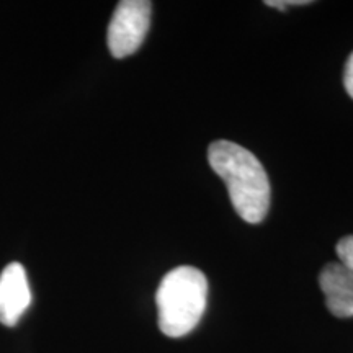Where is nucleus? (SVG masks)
<instances>
[{
    "instance_id": "1",
    "label": "nucleus",
    "mask_w": 353,
    "mask_h": 353,
    "mask_svg": "<svg viewBox=\"0 0 353 353\" xmlns=\"http://www.w3.org/2000/svg\"><path fill=\"white\" fill-rule=\"evenodd\" d=\"M208 161L226 183L236 213L245 223H262L270 208V182L259 159L242 145L221 139L210 145Z\"/></svg>"
},
{
    "instance_id": "2",
    "label": "nucleus",
    "mask_w": 353,
    "mask_h": 353,
    "mask_svg": "<svg viewBox=\"0 0 353 353\" xmlns=\"http://www.w3.org/2000/svg\"><path fill=\"white\" fill-rule=\"evenodd\" d=\"M159 329L167 337H183L196 327L208 303V280L190 265L170 270L156 293Z\"/></svg>"
},
{
    "instance_id": "3",
    "label": "nucleus",
    "mask_w": 353,
    "mask_h": 353,
    "mask_svg": "<svg viewBox=\"0 0 353 353\" xmlns=\"http://www.w3.org/2000/svg\"><path fill=\"white\" fill-rule=\"evenodd\" d=\"M151 7L148 0H123L118 3L107 34L113 57L123 59L139 50L151 25Z\"/></svg>"
},
{
    "instance_id": "4",
    "label": "nucleus",
    "mask_w": 353,
    "mask_h": 353,
    "mask_svg": "<svg viewBox=\"0 0 353 353\" xmlns=\"http://www.w3.org/2000/svg\"><path fill=\"white\" fill-rule=\"evenodd\" d=\"M32 303L28 278L23 265L13 262L0 275V322L13 327Z\"/></svg>"
},
{
    "instance_id": "5",
    "label": "nucleus",
    "mask_w": 353,
    "mask_h": 353,
    "mask_svg": "<svg viewBox=\"0 0 353 353\" xmlns=\"http://www.w3.org/2000/svg\"><path fill=\"white\" fill-rule=\"evenodd\" d=\"M319 286L330 314L341 319L353 317V273L348 268L341 262L325 265L319 275Z\"/></svg>"
},
{
    "instance_id": "6",
    "label": "nucleus",
    "mask_w": 353,
    "mask_h": 353,
    "mask_svg": "<svg viewBox=\"0 0 353 353\" xmlns=\"http://www.w3.org/2000/svg\"><path fill=\"white\" fill-rule=\"evenodd\" d=\"M337 255L343 267L353 273V236H347L339 241Z\"/></svg>"
},
{
    "instance_id": "7",
    "label": "nucleus",
    "mask_w": 353,
    "mask_h": 353,
    "mask_svg": "<svg viewBox=\"0 0 353 353\" xmlns=\"http://www.w3.org/2000/svg\"><path fill=\"white\" fill-rule=\"evenodd\" d=\"M343 85H345L347 94L353 99V52L348 56L345 70H343Z\"/></svg>"
},
{
    "instance_id": "8",
    "label": "nucleus",
    "mask_w": 353,
    "mask_h": 353,
    "mask_svg": "<svg viewBox=\"0 0 353 353\" xmlns=\"http://www.w3.org/2000/svg\"><path fill=\"white\" fill-rule=\"evenodd\" d=\"M311 3L309 0H267L265 6L272 7V8H278V10H285L286 7H293V6H307Z\"/></svg>"
}]
</instances>
